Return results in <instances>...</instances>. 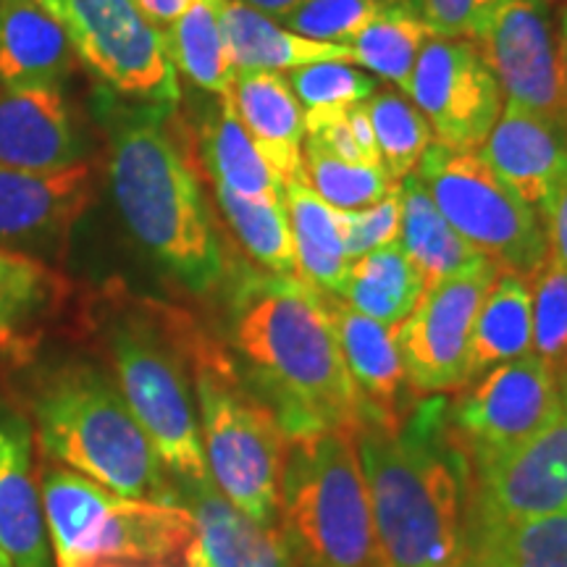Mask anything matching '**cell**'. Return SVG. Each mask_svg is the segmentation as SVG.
Segmentation results:
<instances>
[{
	"label": "cell",
	"instance_id": "cell-7",
	"mask_svg": "<svg viewBox=\"0 0 567 567\" xmlns=\"http://www.w3.org/2000/svg\"><path fill=\"white\" fill-rule=\"evenodd\" d=\"M279 520L297 567H384L352 434L326 431L289 442Z\"/></svg>",
	"mask_w": 567,
	"mask_h": 567
},
{
	"label": "cell",
	"instance_id": "cell-8",
	"mask_svg": "<svg viewBox=\"0 0 567 567\" xmlns=\"http://www.w3.org/2000/svg\"><path fill=\"white\" fill-rule=\"evenodd\" d=\"M184 326V318H172L166 329H158L151 318L132 316L113 326L109 337L118 392L176 488L210 481L193 389L179 354Z\"/></svg>",
	"mask_w": 567,
	"mask_h": 567
},
{
	"label": "cell",
	"instance_id": "cell-12",
	"mask_svg": "<svg viewBox=\"0 0 567 567\" xmlns=\"http://www.w3.org/2000/svg\"><path fill=\"white\" fill-rule=\"evenodd\" d=\"M499 274L492 260L436 281L396 326L405 381L415 394H442L471 384V337L481 302Z\"/></svg>",
	"mask_w": 567,
	"mask_h": 567
},
{
	"label": "cell",
	"instance_id": "cell-43",
	"mask_svg": "<svg viewBox=\"0 0 567 567\" xmlns=\"http://www.w3.org/2000/svg\"><path fill=\"white\" fill-rule=\"evenodd\" d=\"M542 221L544 231H547L549 255H555L559 264L567 268V182L559 187Z\"/></svg>",
	"mask_w": 567,
	"mask_h": 567
},
{
	"label": "cell",
	"instance_id": "cell-46",
	"mask_svg": "<svg viewBox=\"0 0 567 567\" xmlns=\"http://www.w3.org/2000/svg\"><path fill=\"white\" fill-rule=\"evenodd\" d=\"M239 3H245L255 11L266 13V17H271L274 21H281L289 11H295L302 0H239Z\"/></svg>",
	"mask_w": 567,
	"mask_h": 567
},
{
	"label": "cell",
	"instance_id": "cell-10",
	"mask_svg": "<svg viewBox=\"0 0 567 567\" xmlns=\"http://www.w3.org/2000/svg\"><path fill=\"white\" fill-rule=\"evenodd\" d=\"M66 30L80 61L109 87L153 105L179 101L166 40L134 0H42Z\"/></svg>",
	"mask_w": 567,
	"mask_h": 567
},
{
	"label": "cell",
	"instance_id": "cell-47",
	"mask_svg": "<svg viewBox=\"0 0 567 567\" xmlns=\"http://www.w3.org/2000/svg\"><path fill=\"white\" fill-rule=\"evenodd\" d=\"M559 59H563L565 95H567V6H563V13H559Z\"/></svg>",
	"mask_w": 567,
	"mask_h": 567
},
{
	"label": "cell",
	"instance_id": "cell-37",
	"mask_svg": "<svg viewBox=\"0 0 567 567\" xmlns=\"http://www.w3.org/2000/svg\"><path fill=\"white\" fill-rule=\"evenodd\" d=\"M287 82L300 101L305 116L344 113L365 103L379 87L375 76L344 61L308 63V66L292 69Z\"/></svg>",
	"mask_w": 567,
	"mask_h": 567
},
{
	"label": "cell",
	"instance_id": "cell-49",
	"mask_svg": "<svg viewBox=\"0 0 567 567\" xmlns=\"http://www.w3.org/2000/svg\"><path fill=\"white\" fill-rule=\"evenodd\" d=\"M547 3L551 6V3H565L567 6V0H547Z\"/></svg>",
	"mask_w": 567,
	"mask_h": 567
},
{
	"label": "cell",
	"instance_id": "cell-16",
	"mask_svg": "<svg viewBox=\"0 0 567 567\" xmlns=\"http://www.w3.org/2000/svg\"><path fill=\"white\" fill-rule=\"evenodd\" d=\"M92 197L90 163L53 172L0 166V247L34 258L63 245Z\"/></svg>",
	"mask_w": 567,
	"mask_h": 567
},
{
	"label": "cell",
	"instance_id": "cell-48",
	"mask_svg": "<svg viewBox=\"0 0 567 567\" xmlns=\"http://www.w3.org/2000/svg\"><path fill=\"white\" fill-rule=\"evenodd\" d=\"M0 567H11V563H9V557L3 555V551H0Z\"/></svg>",
	"mask_w": 567,
	"mask_h": 567
},
{
	"label": "cell",
	"instance_id": "cell-1",
	"mask_svg": "<svg viewBox=\"0 0 567 567\" xmlns=\"http://www.w3.org/2000/svg\"><path fill=\"white\" fill-rule=\"evenodd\" d=\"M239 373L274 410L289 442L360 425V394L347 371L326 295L297 276L247 271L229 300Z\"/></svg>",
	"mask_w": 567,
	"mask_h": 567
},
{
	"label": "cell",
	"instance_id": "cell-15",
	"mask_svg": "<svg viewBox=\"0 0 567 567\" xmlns=\"http://www.w3.org/2000/svg\"><path fill=\"white\" fill-rule=\"evenodd\" d=\"M563 410L542 434L496 463L478 467L467 517L484 523L534 520L567 509V384Z\"/></svg>",
	"mask_w": 567,
	"mask_h": 567
},
{
	"label": "cell",
	"instance_id": "cell-24",
	"mask_svg": "<svg viewBox=\"0 0 567 567\" xmlns=\"http://www.w3.org/2000/svg\"><path fill=\"white\" fill-rule=\"evenodd\" d=\"M224 30L237 71H292L323 61L354 63L350 45L302 38L239 0H226Z\"/></svg>",
	"mask_w": 567,
	"mask_h": 567
},
{
	"label": "cell",
	"instance_id": "cell-11",
	"mask_svg": "<svg viewBox=\"0 0 567 567\" xmlns=\"http://www.w3.org/2000/svg\"><path fill=\"white\" fill-rule=\"evenodd\" d=\"M559 410L563 389L557 375L530 352L478 375L450 405V417L473 471H478L542 434Z\"/></svg>",
	"mask_w": 567,
	"mask_h": 567
},
{
	"label": "cell",
	"instance_id": "cell-17",
	"mask_svg": "<svg viewBox=\"0 0 567 567\" xmlns=\"http://www.w3.org/2000/svg\"><path fill=\"white\" fill-rule=\"evenodd\" d=\"M478 153L486 166L544 218L567 182V122L505 103Z\"/></svg>",
	"mask_w": 567,
	"mask_h": 567
},
{
	"label": "cell",
	"instance_id": "cell-6",
	"mask_svg": "<svg viewBox=\"0 0 567 567\" xmlns=\"http://www.w3.org/2000/svg\"><path fill=\"white\" fill-rule=\"evenodd\" d=\"M48 538L59 567H197L195 515L184 502L130 499L53 467L42 481Z\"/></svg>",
	"mask_w": 567,
	"mask_h": 567
},
{
	"label": "cell",
	"instance_id": "cell-14",
	"mask_svg": "<svg viewBox=\"0 0 567 567\" xmlns=\"http://www.w3.org/2000/svg\"><path fill=\"white\" fill-rule=\"evenodd\" d=\"M476 42L505 103L567 122L559 27L547 0H502Z\"/></svg>",
	"mask_w": 567,
	"mask_h": 567
},
{
	"label": "cell",
	"instance_id": "cell-4",
	"mask_svg": "<svg viewBox=\"0 0 567 567\" xmlns=\"http://www.w3.org/2000/svg\"><path fill=\"white\" fill-rule=\"evenodd\" d=\"M40 450L66 471L130 499L182 502L116 381L84 363L63 365L32 396Z\"/></svg>",
	"mask_w": 567,
	"mask_h": 567
},
{
	"label": "cell",
	"instance_id": "cell-42",
	"mask_svg": "<svg viewBox=\"0 0 567 567\" xmlns=\"http://www.w3.org/2000/svg\"><path fill=\"white\" fill-rule=\"evenodd\" d=\"M457 567H515L505 555V549L496 544V538L488 530L465 523V542L463 555Z\"/></svg>",
	"mask_w": 567,
	"mask_h": 567
},
{
	"label": "cell",
	"instance_id": "cell-25",
	"mask_svg": "<svg viewBox=\"0 0 567 567\" xmlns=\"http://www.w3.org/2000/svg\"><path fill=\"white\" fill-rule=\"evenodd\" d=\"M396 197H400V237L396 239L410 264L421 274L425 289L484 260V255L465 243L455 226L439 213L415 172L396 184Z\"/></svg>",
	"mask_w": 567,
	"mask_h": 567
},
{
	"label": "cell",
	"instance_id": "cell-28",
	"mask_svg": "<svg viewBox=\"0 0 567 567\" xmlns=\"http://www.w3.org/2000/svg\"><path fill=\"white\" fill-rule=\"evenodd\" d=\"M200 151L213 184L243 197L284 200V184L239 122L231 95L218 97V109L205 118Z\"/></svg>",
	"mask_w": 567,
	"mask_h": 567
},
{
	"label": "cell",
	"instance_id": "cell-38",
	"mask_svg": "<svg viewBox=\"0 0 567 567\" xmlns=\"http://www.w3.org/2000/svg\"><path fill=\"white\" fill-rule=\"evenodd\" d=\"M396 0H302L279 24L308 40L352 45L381 11Z\"/></svg>",
	"mask_w": 567,
	"mask_h": 567
},
{
	"label": "cell",
	"instance_id": "cell-31",
	"mask_svg": "<svg viewBox=\"0 0 567 567\" xmlns=\"http://www.w3.org/2000/svg\"><path fill=\"white\" fill-rule=\"evenodd\" d=\"M434 38L417 0H396L352 40L354 63L408 92L423 45Z\"/></svg>",
	"mask_w": 567,
	"mask_h": 567
},
{
	"label": "cell",
	"instance_id": "cell-50",
	"mask_svg": "<svg viewBox=\"0 0 567 567\" xmlns=\"http://www.w3.org/2000/svg\"><path fill=\"white\" fill-rule=\"evenodd\" d=\"M559 384H567V379H563V381H559Z\"/></svg>",
	"mask_w": 567,
	"mask_h": 567
},
{
	"label": "cell",
	"instance_id": "cell-39",
	"mask_svg": "<svg viewBox=\"0 0 567 567\" xmlns=\"http://www.w3.org/2000/svg\"><path fill=\"white\" fill-rule=\"evenodd\" d=\"M465 523L488 530L515 567H567V509L513 526L473 517H465Z\"/></svg>",
	"mask_w": 567,
	"mask_h": 567
},
{
	"label": "cell",
	"instance_id": "cell-41",
	"mask_svg": "<svg viewBox=\"0 0 567 567\" xmlns=\"http://www.w3.org/2000/svg\"><path fill=\"white\" fill-rule=\"evenodd\" d=\"M502 0H417L425 24L439 38L476 40Z\"/></svg>",
	"mask_w": 567,
	"mask_h": 567
},
{
	"label": "cell",
	"instance_id": "cell-32",
	"mask_svg": "<svg viewBox=\"0 0 567 567\" xmlns=\"http://www.w3.org/2000/svg\"><path fill=\"white\" fill-rule=\"evenodd\" d=\"M213 195H216L231 234L255 264L264 266L268 274H297L292 229H289L284 200L243 197L221 184H213Z\"/></svg>",
	"mask_w": 567,
	"mask_h": 567
},
{
	"label": "cell",
	"instance_id": "cell-23",
	"mask_svg": "<svg viewBox=\"0 0 567 567\" xmlns=\"http://www.w3.org/2000/svg\"><path fill=\"white\" fill-rule=\"evenodd\" d=\"M197 523V567H295L279 528H264L239 513L213 481L179 488Z\"/></svg>",
	"mask_w": 567,
	"mask_h": 567
},
{
	"label": "cell",
	"instance_id": "cell-40",
	"mask_svg": "<svg viewBox=\"0 0 567 567\" xmlns=\"http://www.w3.org/2000/svg\"><path fill=\"white\" fill-rule=\"evenodd\" d=\"M344 252L350 260L379 250L400 237V197L396 193L360 210H337Z\"/></svg>",
	"mask_w": 567,
	"mask_h": 567
},
{
	"label": "cell",
	"instance_id": "cell-13",
	"mask_svg": "<svg viewBox=\"0 0 567 567\" xmlns=\"http://www.w3.org/2000/svg\"><path fill=\"white\" fill-rule=\"evenodd\" d=\"M405 95L434 132V142L478 151L505 109L486 55L471 38L434 34L417 55Z\"/></svg>",
	"mask_w": 567,
	"mask_h": 567
},
{
	"label": "cell",
	"instance_id": "cell-21",
	"mask_svg": "<svg viewBox=\"0 0 567 567\" xmlns=\"http://www.w3.org/2000/svg\"><path fill=\"white\" fill-rule=\"evenodd\" d=\"M231 101L239 122L284 187L305 179V111L287 76L281 71H237Z\"/></svg>",
	"mask_w": 567,
	"mask_h": 567
},
{
	"label": "cell",
	"instance_id": "cell-9",
	"mask_svg": "<svg viewBox=\"0 0 567 567\" xmlns=\"http://www.w3.org/2000/svg\"><path fill=\"white\" fill-rule=\"evenodd\" d=\"M439 213L499 268L528 276L549 255L542 218L496 176L478 151L431 142L415 168Z\"/></svg>",
	"mask_w": 567,
	"mask_h": 567
},
{
	"label": "cell",
	"instance_id": "cell-33",
	"mask_svg": "<svg viewBox=\"0 0 567 567\" xmlns=\"http://www.w3.org/2000/svg\"><path fill=\"white\" fill-rule=\"evenodd\" d=\"M305 182L334 210H360L396 193L392 174L381 163H354L339 158L321 140L305 137Z\"/></svg>",
	"mask_w": 567,
	"mask_h": 567
},
{
	"label": "cell",
	"instance_id": "cell-20",
	"mask_svg": "<svg viewBox=\"0 0 567 567\" xmlns=\"http://www.w3.org/2000/svg\"><path fill=\"white\" fill-rule=\"evenodd\" d=\"M80 161V134L59 87H0V166L53 172Z\"/></svg>",
	"mask_w": 567,
	"mask_h": 567
},
{
	"label": "cell",
	"instance_id": "cell-45",
	"mask_svg": "<svg viewBox=\"0 0 567 567\" xmlns=\"http://www.w3.org/2000/svg\"><path fill=\"white\" fill-rule=\"evenodd\" d=\"M134 3H137V9L145 13V19L151 21L153 27H158L163 34L182 17L184 9H187L193 0H134Z\"/></svg>",
	"mask_w": 567,
	"mask_h": 567
},
{
	"label": "cell",
	"instance_id": "cell-2",
	"mask_svg": "<svg viewBox=\"0 0 567 567\" xmlns=\"http://www.w3.org/2000/svg\"><path fill=\"white\" fill-rule=\"evenodd\" d=\"M384 567H457L471 465L450 405L429 396L396 429L354 431Z\"/></svg>",
	"mask_w": 567,
	"mask_h": 567
},
{
	"label": "cell",
	"instance_id": "cell-19",
	"mask_svg": "<svg viewBox=\"0 0 567 567\" xmlns=\"http://www.w3.org/2000/svg\"><path fill=\"white\" fill-rule=\"evenodd\" d=\"M30 421L0 410V551L11 567H51L45 507L34 476Z\"/></svg>",
	"mask_w": 567,
	"mask_h": 567
},
{
	"label": "cell",
	"instance_id": "cell-3",
	"mask_svg": "<svg viewBox=\"0 0 567 567\" xmlns=\"http://www.w3.org/2000/svg\"><path fill=\"white\" fill-rule=\"evenodd\" d=\"M166 105L132 109L111 132L109 176L132 237L184 287H218L226 264L200 182L166 130Z\"/></svg>",
	"mask_w": 567,
	"mask_h": 567
},
{
	"label": "cell",
	"instance_id": "cell-35",
	"mask_svg": "<svg viewBox=\"0 0 567 567\" xmlns=\"http://www.w3.org/2000/svg\"><path fill=\"white\" fill-rule=\"evenodd\" d=\"M59 292L61 281L38 258L0 247V350L51 308Z\"/></svg>",
	"mask_w": 567,
	"mask_h": 567
},
{
	"label": "cell",
	"instance_id": "cell-18",
	"mask_svg": "<svg viewBox=\"0 0 567 567\" xmlns=\"http://www.w3.org/2000/svg\"><path fill=\"white\" fill-rule=\"evenodd\" d=\"M326 308L344 365L360 394V423L396 429L402 389L408 384L396 329L360 313L334 295H326Z\"/></svg>",
	"mask_w": 567,
	"mask_h": 567
},
{
	"label": "cell",
	"instance_id": "cell-27",
	"mask_svg": "<svg viewBox=\"0 0 567 567\" xmlns=\"http://www.w3.org/2000/svg\"><path fill=\"white\" fill-rule=\"evenodd\" d=\"M534 352V313L526 276L499 271L481 302L471 337V381Z\"/></svg>",
	"mask_w": 567,
	"mask_h": 567
},
{
	"label": "cell",
	"instance_id": "cell-5",
	"mask_svg": "<svg viewBox=\"0 0 567 567\" xmlns=\"http://www.w3.org/2000/svg\"><path fill=\"white\" fill-rule=\"evenodd\" d=\"M197 421L213 486L264 528L279 523L289 436L274 410L239 373L237 360L200 331H189Z\"/></svg>",
	"mask_w": 567,
	"mask_h": 567
},
{
	"label": "cell",
	"instance_id": "cell-26",
	"mask_svg": "<svg viewBox=\"0 0 567 567\" xmlns=\"http://www.w3.org/2000/svg\"><path fill=\"white\" fill-rule=\"evenodd\" d=\"M284 208L292 229L300 279L318 292L342 297L352 260L344 252L337 210L321 200L305 179L284 187Z\"/></svg>",
	"mask_w": 567,
	"mask_h": 567
},
{
	"label": "cell",
	"instance_id": "cell-22",
	"mask_svg": "<svg viewBox=\"0 0 567 567\" xmlns=\"http://www.w3.org/2000/svg\"><path fill=\"white\" fill-rule=\"evenodd\" d=\"M74 69V48L42 0H0V87H55Z\"/></svg>",
	"mask_w": 567,
	"mask_h": 567
},
{
	"label": "cell",
	"instance_id": "cell-29",
	"mask_svg": "<svg viewBox=\"0 0 567 567\" xmlns=\"http://www.w3.org/2000/svg\"><path fill=\"white\" fill-rule=\"evenodd\" d=\"M226 0H193L179 19L163 32L174 69L195 87L216 97L231 95L234 69L224 30Z\"/></svg>",
	"mask_w": 567,
	"mask_h": 567
},
{
	"label": "cell",
	"instance_id": "cell-36",
	"mask_svg": "<svg viewBox=\"0 0 567 567\" xmlns=\"http://www.w3.org/2000/svg\"><path fill=\"white\" fill-rule=\"evenodd\" d=\"M534 313V354L549 365L557 381L567 379V268L555 255L528 276Z\"/></svg>",
	"mask_w": 567,
	"mask_h": 567
},
{
	"label": "cell",
	"instance_id": "cell-44",
	"mask_svg": "<svg viewBox=\"0 0 567 567\" xmlns=\"http://www.w3.org/2000/svg\"><path fill=\"white\" fill-rule=\"evenodd\" d=\"M347 122H350V130H352V137L358 142V151L363 155L365 163H381V155H379V147H375V137H373V126H371V118H368V111L365 105H354L347 113ZM384 166V163H381Z\"/></svg>",
	"mask_w": 567,
	"mask_h": 567
},
{
	"label": "cell",
	"instance_id": "cell-34",
	"mask_svg": "<svg viewBox=\"0 0 567 567\" xmlns=\"http://www.w3.org/2000/svg\"><path fill=\"white\" fill-rule=\"evenodd\" d=\"M363 105L371 118L381 163L394 182H402L417 168L423 153L434 142V132L415 103L396 90L373 92Z\"/></svg>",
	"mask_w": 567,
	"mask_h": 567
},
{
	"label": "cell",
	"instance_id": "cell-30",
	"mask_svg": "<svg viewBox=\"0 0 567 567\" xmlns=\"http://www.w3.org/2000/svg\"><path fill=\"white\" fill-rule=\"evenodd\" d=\"M423 292L425 284L421 274L410 264L400 239H394V243L352 260L350 276H347L344 292L339 300L396 329L413 313Z\"/></svg>",
	"mask_w": 567,
	"mask_h": 567
}]
</instances>
